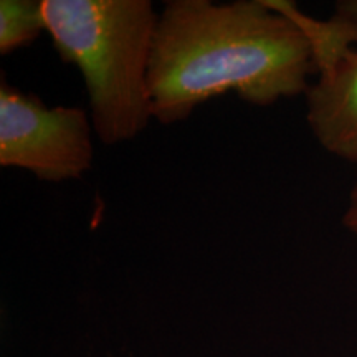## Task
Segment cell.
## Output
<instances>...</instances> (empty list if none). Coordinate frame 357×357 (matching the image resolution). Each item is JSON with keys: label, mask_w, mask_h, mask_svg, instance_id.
<instances>
[{"label": "cell", "mask_w": 357, "mask_h": 357, "mask_svg": "<svg viewBox=\"0 0 357 357\" xmlns=\"http://www.w3.org/2000/svg\"><path fill=\"white\" fill-rule=\"evenodd\" d=\"M316 73L307 35L263 0H167L149 65L153 118L174 124L197 106L234 91L271 106L307 91Z\"/></svg>", "instance_id": "obj_1"}, {"label": "cell", "mask_w": 357, "mask_h": 357, "mask_svg": "<svg viewBox=\"0 0 357 357\" xmlns=\"http://www.w3.org/2000/svg\"><path fill=\"white\" fill-rule=\"evenodd\" d=\"M47 32L83 77L106 146L131 141L153 118L149 65L159 13L149 0H42Z\"/></svg>", "instance_id": "obj_2"}, {"label": "cell", "mask_w": 357, "mask_h": 357, "mask_svg": "<svg viewBox=\"0 0 357 357\" xmlns=\"http://www.w3.org/2000/svg\"><path fill=\"white\" fill-rule=\"evenodd\" d=\"M91 116L78 106H47L38 96L0 86V166L40 181L82 178L93 164Z\"/></svg>", "instance_id": "obj_3"}, {"label": "cell", "mask_w": 357, "mask_h": 357, "mask_svg": "<svg viewBox=\"0 0 357 357\" xmlns=\"http://www.w3.org/2000/svg\"><path fill=\"white\" fill-rule=\"evenodd\" d=\"M306 121L324 151L357 164V43L310 84Z\"/></svg>", "instance_id": "obj_4"}, {"label": "cell", "mask_w": 357, "mask_h": 357, "mask_svg": "<svg viewBox=\"0 0 357 357\" xmlns=\"http://www.w3.org/2000/svg\"><path fill=\"white\" fill-rule=\"evenodd\" d=\"M47 32L42 0H2L0 2V53L24 48Z\"/></svg>", "instance_id": "obj_5"}, {"label": "cell", "mask_w": 357, "mask_h": 357, "mask_svg": "<svg viewBox=\"0 0 357 357\" xmlns=\"http://www.w3.org/2000/svg\"><path fill=\"white\" fill-rule=\"evenodd\" d=\"M342 223L352 235L357 236V182L349 192V202L342 215Z\"/></svg>", "instance_id": "obj_6"}]
</instances>
